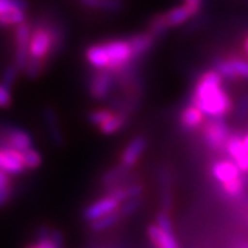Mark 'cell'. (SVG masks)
<instances>
[{
	"instance_id": "30bf717a",
	"label": "cell",
	"mask_w": 248,
	"mask_h": 248,
	"mask_svg": "<svg viewBox=\"0 0 248 248\" xmlns=\"http://www.w3.org/2000/svg\"><path fill=\"white\" fill-rule=\"evenodd\" d=\"M0 169L1 171L7 172L9 175H18L24 172L25 167V160L24 153L11 148L1 146L0 149Z\"/></svg>"
},
{
	"instance_id": "4316f807",
	"label": "cell",
	"mask_w": 248,
	"mask_h": 248,
	"mask_svg": "<svg viewBox=\"0 0 248 248\" xmlns=\"http://www.w3.org/2000/svg\"><path fill=\"white\" fill-rule=\"evenodd\" d=\"M142 204L141 196L140 197H133V199H128L123 203V205L119 208V213L122 214V217H128L133 213H135Z\"/></svg>"
},
{
	"instance_id": "f1b7e54d",
	"label": "cell",
	"mask_w": 248,
	"mask_h": 248,
	"mask_svg": "<svg viewBox=\"0 0 248 248\" xmlns=\"http://www.w3.org/2000/svg\"><path fill=\"white\" fill-rule=\"evenodd\" d=\"M170 178L169 174L161 175V190H163V208L169 210L171 207V196H170Z\"/></svg>"
},
{
	"instance_id": "d4e9b609",
	"label": "cell",
	"mask_w": 248,
	"mask_h": 248,
	"mask_svg": "<svg viewBox=\"0 0 248 248\" xmlns=\"http://www.w3.org/2000/svg\"><path fill=\"white\" fill-rule=\"evenodd\" d=\"M113 113H115V112H112V110H109V109H95V110L90 112L89 122L98 128L101 124L105 123L108 119L113 115Z\"/></svg>"
},
{
	"instance_id": "e0dca14e",
	"label": "cell",
	"mask_w": 248,
	"mask_h": 248,
	"mask_svg": "<svg viewBox=\"0 0 248 248\" xmlns=\"http://www.w3.org/2000/svg\"><path fill=\"white\" fill-rule=\"evenodd\" d=\"M204 117L205 115L203 112L190 102L187 107L182 109L179 115V123L185 130H196L202 124H204Z\"/></svg>"
},
{
	"instance_id": "e575fe53",
	"label": "cell",
	"mask_w": 248,
	"mask_h": 248,
	"mask_svg": "<svg viewBox=\"0 0 248 248\" xmlns=\"http://www.w3.org/2000/svg\"><path fill=\"white\" fill-rule=\"evenodd\" d=\"M35 248H57V247H55L53 243H51L50 237H47V239H39V246Z\"/></svg>"
},
{
	"instance_id": "7a4b0ae2",
	"label": "cell",
	"mask_w": 248,
	"mask_h": 248,
	"mask_svg": "<svg viewBox=\"0 0 248 248\" xmlns=\"http://www.w3.org/2000/svg\"><path fill=\"white\" fill-rule=\"evenodd\" d=\"M84 57L94 71L108 72L123 71L138 58L130 37L90 46Z\"/></svg>"
},
{
	"instance_id": "8fae6325",
	"label": "cell",
	"mask_w": 248,
	"mask_h": 248,
	"mask_svg": "<svg viewBox=\"0 0 248 248\" xmlns=\"http://www.w3.org/2000/svg\"><path fill=\"white\" fill-rule=\"evenodd\" d=\"M215 69L225 79H248V61L241 58H226L217 62Z\"/></svg>"
},
{
	"instance_id": "74e56055",
	"label": "cell",
	"mask_w": 248,
	"mask_h": 248,
	"mask_svg": "<svg viewBox=\"0 0 248 248\" xmlns=\"http://www.w3.org/2000/svg\"><path fill=\"white\" fill-rule=\"evenodd\" d=\"M244 51L248 55V36L246 37V40H244Z\"/></svg>"
},
{
	"instance_id": "5bb4252c",
	"label": "cell",
	"mask_w": 248,
	"mask_h": 248,
	"mask_svg": "<svg viewBox=\"0 0 248 248\" xmlns=\"http://www.w3.org/2000/svg\"><path fill=\"white\" fill-rule=\"evenodd\" d=\"M226 152L229 153L232 160L239 166L243 172H248V151L243 145V138L233 135L226 143Z\"/></svg>"
},
{
	"instance_id": "f35d334b",
	"label": "cell",
	"mask_w": 248,
	"mask_h": 248,
	"mask_svg": "<svg viewBox=\"0 0 248 248\" xmlns=\"http://www.w3.org/2000/svg\"><path fill=\"white\" fill-rule=\"evenodd\" d=\"M31 248H35V247H31Z\"/></svg>"
},
{
	"instance_id": "ac0fdd59",
	"label": "cell",
	"mask_w": 248,
	"mask_h": 248,
	"mask_svg": "<svg viewBox=\"0 0 248 248\" xmlns=\"http://www.w3.org/2000/svg\"><path fill=\"white\" fill-rule=\"evenodd\" d=\"M148 234L157 248H178V243L174 234L161 231L157 225H151L148 228Z\"/></svg>"
},
{
	"instance_id": "ba28073f",
	"label": "cell",
	"mask_w": 248,
	"mask_h": 248,
	"mask_svg": "<svg viewBox=\"0 0 248 248\" xmlns=\"http://www.w3.org/2000/svg\"><path fill=\"white\" fill-rule=\"evenodd\" d=\"M1 146L11 148L19 152H25L32 148V137L24 128L11 125V124H3L1 127Z\"/></svg>"
},
{
	"instance_id": "3957f363",
	"label": "cell",
	"mask_w": 248,
	"mask_h": 248,
	"mask_svg": "<svg viewBox=\"0 0 248 248\" xmlns=\"http://www.w3.org/2000/svg\"><path fill=\"white\" fill-rule=\"evenodd\" d=\"M62 43L61 31L48 24H37L32 28L29 43V61L45 65V61L55 53V47Z\"/></svg>"
},
{
	"instance_id": "484cf974",
	"label": "cell",
	"mask_w": 248,
	"mask_h": 248,
	"mask_svg": "<svg viewBox=\"0 0 248 248\" xmlns=\"http://www.w3.org/2000/svg\"><path fill=\"white\" fill-rule=\"evenodd\" d=\"M10 193H11V189H10L9 174L4 171H0V204L1 205L7 204Z\"/></svg>"
},
{
	"instance_id": "8d00e7d4",
	"label": "cell",
	"mask_w": 248,
	"mask_h": 248,
	"mask_svg": "<svg viewBox=\"0 0 248 248\" xmlns=\"http://www.w3.org/2000/svg\"><path fill=\"white\" fill-rule=\"evenodd\" d=\"M243 145H244V148L248 151V134H246V135L243 137Z\"/></svg>"
},
{
	"instance_id": "f546056e",
	"label": "cell",
	"mask_w": 248,
	"mask_h": 248,
	"mask_svg": "<svg viewBox=\"0 0 248 248\" xmlns=\"http://www.w3.org/2000/svg\"><path fill=\"white\" fill-rule=\"evenodd\" d=\"M13 102V97H11V87L6 86V84H0V107L3 109H7Z\"/></svg>"
},
{
	"instance_id": "d590c367",
	"label": "cell",
	"mask_w": 248,
	"mask_h": 248,
	"mask_svg": "<svg viewBox=\"0 0 248 248\" xmlns=\"http://www.w3.org/2000/svg\"><path fill=\"white\" fill-rule=\"evenodd\" d=\"M186 3H190V4H195V6H199L200 7V4H202V0H185Z\"/></svg>"
},
{
	"instance_id": "8992f818",
	"label": "cell",
	"mask_w": 248,
	"mask_h": 248,
	"mask_svg": "<svg viewBox=\"0 0 248 248\" xmlns=\"http://www.w3.org/2000/svg\"><path fill=\"white\" fill-rule=\"evenodd\" d=\"M28 3L25 0H0V22L6 28L25 22Z\"/></svg>"
},
{
	"instance_id": "1f68e13d",
	"label": "cell",
	"mask_w": 248,
	"mask_h": 248,
	"mask_svg": "<svg viewBox=\"0 0 248 248\" xmlns=\"http://www.w3.org/2000/svg\"><path fill=\"white\" fill-rule=\"evenodd\" d=\"M142 190L143 187L138 184L135 185H128L124 187V192H125V196H127V200L128 199H133V197H140L142 195Z\"/></svg>"
},
{
	"instance_id": "277c9868",
	"label": "cell",
	"mask_w": 248,
	"mask_h": 248,
	"mask_svg": "<svg viewBox=\"0 0 248 248\" xmlns=\"http://www.w3.org/2000/svg\"><path fill=\"white\" fill-rule=\"evenodd\" d=\"M240 172L243 171L233 160H221L213 166V175L215 179L223 185V189L228 195L234 197L241 195L243 190V181L240 178Z\"/></svg>"
},
{
	"instance_id": "d6986e66",
	"label": "cell",
	"mask_w": 248,
	"mask_h": 248,
	"mask_svg": "<svg viewBox=\"0 0 248 248\" xmlns=\"http://www.w3.org/2000/svg\"><path fill=\"white\" fill-rule=\"evenodd\" d=\"M79 3L86 9L102 11H117L123 7L122 0H79Z\"/></svg>"
},
{
	"instance_id": "9a60e30c",
	"label": "cell",
	"mask_w": 248,
	"mask_h": 248,
	"mask_svg": "<svg viewBox=\"0 0 248 248\" xmlns=\"http://www.w3.org/2000/svg\"><path fill=\"white\" fill-rule=\"evenodd\" d=\"M43 120H45L46 128L48 137L55 146H62L63 145V134H62L61 125H60V119L57 112L51 107H46L42 112Z\"/></svg>"
},
{
	"instance_id": "836d02e7",
	"label": "cell",
	"mask_w": 248,
	"mask_h": 248,
	"mask_svg": "<svg viewBox=\"0 0 248 248\" xmlns=\"http://www.w3.org/2000/svg\"><path fill=\"white\" fill-rule=\"evenodd\" d=\"M50 240H51V243H53L55 247L60 248L62 244V233L60 231H54L53 233H51Z\"/></svg>"
},
{
	"instance_id": "4fadbf2b",
	"label": "cell",
	"mask_w": 248,
	"mask_h": 248,
	"mask_svg": "<svg viewBox=\"0 0 248 248\" xmlns=\"http://www.w3.org/2000/svg\"><path fill=\"white\" fill-rule=\"evenodd\" d=\"M200 7L195 6V4H190V3H186L184 1L181 6L177 7H172L166 13V17H167V22H169L170 28L179 27V25H184L185 22H187L190 18H193L199 13Z\"/></svg>"
},
{
	"instance_id": "7c38bea8",
	"label": "cell",
	"mask_w": 248,
	"mask_h": 248,
	"mask_svg": "<svg viewBox=\"0 0 248 248\" xmlns=\"http://www.w3.org/2000/svg\"><path fill=\"white\" fill-rule=\"evenodd\" d=\"M119 203H120V202L116 199L115 196L109 195L107 196V197H104V199H101L97 203L89 205V207L84 210L83 217H84L86 221H97V219L105 217V215H109V214L117 211V210H119Z\"/></svg>"
},
{
	"instance_id": "cb8c5ba5",
	"label": "cell",
	"mask_w": 248,
	"mask_h": 248,
	"mask_svg": "<svg viewBox=\"0 0 248 248\" xmlns=\"http://www.w3.org/2000/svg\"><path fill=\"white\" fill-rule=\"evenodd\" d=\"M24 153V160H25V167L28 170H36L39 169L43 163V157L40 155V152L36 151L33 148L22 152Z\"/></svg>"
},
{
	"instance_id": "6da1fadb",
	"label": "cell",
	"mask_w": 248,
	"mask_h": 248,
	"mask_svg": "<svg viewBox=\"0 0 248 248\" xmlns=\"http://www.w3.org/2000/svg\"><path fill=\"white\" fill-rule=\"evenodd\" d=\"M222 79L217 69L207 71L200 75L193 87L190 102L207 117L223 119L232 110V99L223 89Z\"/></svg>"
},
{
	"instance_id": "d6a6232c",
	"label": "cell",
	"mask_w": 248,
	"mask_h": 248,
	"mask_svg": "<svg viewBox=\"0 0 248 248\" xmlns=\"http://www.w3.org/2000/svg\"><path fill=\"white\" fill-rule=\"evenodd\" d=\"M237 116H239V119L248 117V94H246L244 97H241L239 109H237Z\"/></svg>"
},
{
	"instance_id": "5b68a950",
	"label": "cell",
	"mask_w": 248,
	"mask_h": 248,
	"mask_svg": "<svg viewBox=\"0 0 248 248\" xmlns=\"http://www.w3.org/2000/svg\"><path fill=\"white\" fill-rule=\"evenodd\" d=\"M203 137L205 143L211 149L219 151L223 146H226V143H228L232 135L231 131H229V127L223 122V119L210 117V120L204 123Z\"/></svg>"
},
{
	"instance_id": "2e32d148",
	"label": "cell",
	"mask_w": 248,
	"mask_h": 248,
	"mask_svg": "<svg viewBox=\"0 0 248 248\" xmlns=\"http://www.w3.org/2000/svg\"><path fill=\"white\" fill-rule=\"evenodd\" d=\"M145 149H146V140L143 137H135L130 141L127 148L122 153L120 163L123 164L124 167L131 170L137 164V161L141 157V155Z\"/></svg>"
},
{
	"instance_id": "83f0119b",
	"label": "cell",
	"mask_w": 248,
	"mask_h": 248,
	"mask_svg": "<svg viewBox=\"0 0 248 248\" xmlns=\"http://www.w3.org/2000/svg\"><path fill=\"white\" fill-rule=\"evenodd\" d=\"M18 73H19V71H18V68L16 63L9 65V66L4 69V72H3V79H1V83L13 89V84H14L16 79H17Z\"/></svg>"
},
{
	"instance_id": "9c48e42d",
	"label": "cell",
	"mask_w": 248,
	"mask_h": 248,
	"mask_svg": "<svg viewBox=\"0 0 248 248\" xmlns=\"http://www.w3.org/2000/svg\"><path fill=\"white\" fill-rule=\"evenodd\" d=\"M112 87H113L112 72L97 71L93 75V78L90 79V95L97 101H102V99L109 97Z\"/></svg>"
},
{
	"instance_id": "603a6c76",
	"label": "cell",
	"mask_w": 248,
	"mask_h": 248,
	"mask_svg": "<svg viewBox=\"0 0 248 248\" xmlns=\"http://www.w3.org/2000/svg\"><path fill=\"white\" fill-rule=\"evenodd\" d=\"M167 29H170L169 22H167V17H166V13L164 14H159L152 19L151 27H149V32L153 36H160L163 35Z\"/></svg>"
},
{
	"instance_id": "ffe728a7",
	"label": "cell",
	"mask_w": 248,
	"mask_h": 248,
	"mask_svg": "<svg viewBox=\"0 0 248 248\" xmlns=\"http://www.w3.org/2000/svg\"><path fill=\"white\" fill-rule=\"evenodd\" d=\"M127 122V117L123 113H113L108 119L104 124H101L98 127V130L105 135H113L117 131H120L124 127V124Z\"/></svg>"
},
{
	"instance_id": "52a82bcc",
	"label": "cell",
	"mask_w": 248,
	"mask_h": 248,
	"mask_svg": "<svg viewBox=\"0 0 248 248\" xmlns=\"http://www.w3.org/2000/svg\"><path fill=\"white\" fill-rule=\"evenodd\" d=\"M31 35H32V27L28 25L27 22L16 27V32H14V42H16L14 63L17 65L19 72H25L28 62L31 60V55H29Z\"/></svg>"
},
{
	"instance_id": "7402d4cb",
	"label": "cell",
	"mask_w": 248,
	"mask_h": 248,
	"mask_svg": "<svg viewBox=\"0 0 248 248\" xmlns=\"http://www.w3.org/2000/svg\"><path fill=\"white\" fill-rule=\"evenodd\" d=\"M128 171H130V169L124 167L123 164L120 163L117 167L109 170L108 172H105V174H104V177H102V184L107 186L117 185V184L122 181V178H124V175H125Z\"/></svg>"
},
{
	"instance_id": "44dd1931",
	"label": "cell",
	"mask_w": 248,
	"mask_h": 248,
	"mask_svg": "<svg viewBox=\"0 0 248 248\" xmlns=\"http://www.w3.org/2000/svg\"><path fill=\"white\" fill-rule=\"evenodd\" d=\"M120 218H122V214L119 213V210H117L115 213L105 215V217L99 218L97 221L90 222V226H91V229L94 232H102L105 231V229H109L110 226L116 225Z\"/></svg>"
},
{
	"instance_id": "4dcf8cb0",
	"label": "cell",
	"mask_w": 248,
	"mask_h": 248,
	"mask_svg": "<svg viewBox=\"0 0 248 248\" xmlns=\"http://www.w3.org/2000/svg\"><path fill=\"white\" fill-rule=\"evenodd\" d=\"M157 226H159L161 231L172 233V225H171L169 215L166 213H160L157 215Z\"/></svg>"
}]
</instances>
